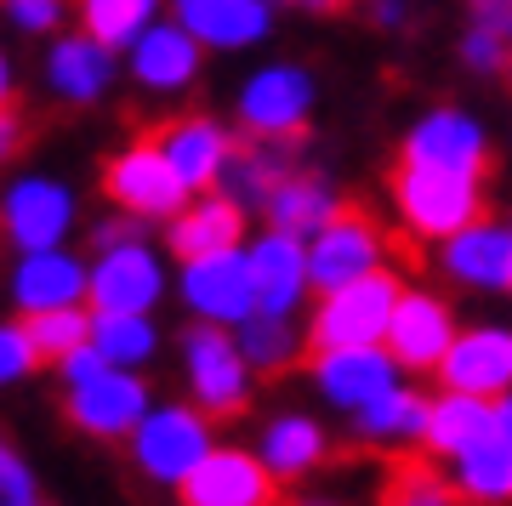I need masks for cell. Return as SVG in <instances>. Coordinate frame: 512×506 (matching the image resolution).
<instances>
[{
	"instance_id": "f6af8a7d",
	"label": "cell",
	"mask_w": 512,
	"mask_h": 506,
	"mask_svg": "<svg viewBox=\"0 0 512 506\" xmlns=\"http://www.w3.org/2000/svg\"><path fill=\"white\" fill-rule=\"evenodd\" d=\"M302 6H308V12H348L353 0H302Z\"/></svg>"
},
{
	"instance_id": "7a4b0ae2",
	"label": "cell",
	"mask_w": 512,
	"mask_h": 506,
	"mask_svg": "<svg viewBox=\"0 0 512 506\" xmlns=\"http://www.w3.org/2000/svg\"><path fill=\"white\" fill-rule=\"evenodd\" d=\"M217 444H222L217 421L205 416L194 398H160V404L143 416V427L131 433L126 455H131V472H137L143 484L177 495Z\"/></svg>"
},
{
	"instance_id": "1f68e13d",
	"label": "cell",
	"mask_w": 512,
	"mask_h": 506,
	"mask_svg": "<svg viewBox=\"0 0 512 506\" xmlns=\"http://www.w3.org/2000/svg\"><path fill=\"white\" fill-rule=\"evenodd\" d=\"M52 91L57 97H69V103H92V97H103L114 80V63H109V46H97L92 35L80 40H63L52 52Z\"/></svg>"
},
{
	"instance_id": "8fae6325",
	"label": "cell",
	"mask_w": 512,
	"mask_h": 506,
	"mask_svg": "<svg viewBox=\"0 0 512 506\" xmlns=\"http://www.w3.org/2000/svg\"><path fill=\"white\" fill-rule=\"evenodd\" d=\"M6 296H12L18 319L92 308V262H80L69 245H57V251H18V262L6 273Z\"/></svg>"
},
{
	"instance_id": "4fadbf2b",
	"label": "cell",
	"mask_w": 512,
	"mask_h": 506,
	"mask_svg": "<svg viewBox=\"0 0 512 506\" xmlns=\"http://www.w3.org/2000/svg\"><path fill=\"white\" fill-rule=\"evenodd\" d=\"M171 290L165 256L148 239H131L120 251H97L92 262V313H154Z\"/></svg>"
},
{
	"instance_id": "8992f818",
	"label": "cell",
	"mask_w": 512,
	"mask_h": 506,
	"mask_svg": "<svg viewBox=\"0 0 512 506\" xmlns=\"http://www.w3.org/2000/svg\"><path fill=\"white\" fill-rule=\"evenodd\" d=\"M103 194H109L114 211H126L137 222H171L188 211L194 188L171 171V160L148 137H137V143H126L120 154L103 160Z\"/></svg>"
},
{
	"instance_id": "9a60e30c",
	"label": "cell",
	"mask_w": 512,
	"mask_h": 506,
	"mask_svg": "<svg viewBox=\"0 0 512 506\" xmlns=\"http://www.w3.org/2000/svg\"><path fill=\"white\" fill-rule=\"evenodd\" d=\"M251 256V279H256V313H279V319H296L313 296V273H308V239L279 234V228H262V234L245 245Z\"/></svg>"
},
{
	"instance_id": "d6a6232c",
	"label": "cell",
	"mask_w": 512,
	"mask_h": 506,
	"mask_svg": "<svg viewBox=\"0 0 512 506\" xmlns=\"http://www.w3.org/2000/svg\"><path fill=\"white\" fill-rule=\"evenodd\" d=\"M80 12V29L97 40V46H137L148 29V12H154V0H80L74 6Z\"/></svg>"
},
{
	"instance_id": "8d00e7d4",
	"label": "cell",
	"mask_w": 512,
	"mask_h": 506,
	"mask_svg": "<svg viewBox=\"0 0 512 506\" xmlns=\"http://www.w3.org/2000/svg\"><path fill=\"white\" fill-rule=\"evenodd\" d=\"M35 370H46V364H40L35 342H29V325L23 319H0V393L23 387Z\"/></svg>"
},
{
	"instance_id": "b9f144b4",
	"label": "cell",
	"mask_w": 512,
	"mask_h": 506,
	"mask_svg": "<svg viewBox=\"0 0 512 506\" xmlns=\"http://www.w3.org/2000/svg\"><path fill=\"white\" fill-rule=\"evenodd\" d=\"M6 6H12V18L23 29H52L57 23V0H6Z\"/></svg>"
},
{
	"instance_id": "5bb4252c",
	"label": "cell",
	"mask_w": 512,
	"mask_h": 506,
	"mask_svg": "<svg viewBox=\"0 0 512 506\" xmlns=\"http://www.w3.org/2000/svg\"><path fill=\"white\" fill-rule=\"evenodd\" d=\"M279 478L251 444H217L200 472L177 489V506H279Z\"/></svg>"
},
{
	"instance_id": "bcb514c9",
	"label": "cell",
	"mask_w": 512,
	"mask_h": 506,
	"mask_svg": "<svg viewBox=\"0 0 512 506\" xmlns=\"http://www.w3.org/2000/svg\"><path fill=\"white\" fill-rule=\"evenodd\" d=\"M0 103H12V80H6V63H0Z\"/></svg>"
},
{
	"instance_id": "9c48e42d",
	"label": "cell",
	"mask_w": 512,
	"mask_h": 506,
	"mask_svg": "<svg viewBox=\"0 0 512 506\" xmlns=\"http://www.w3.org/2000/svg\"><path fill=\"white\" fill-rule=\"evenodd\" d=\"M177 302H183L188 319H200V325L239 330L256 313L251 256L245 251H222V256L183 262V273H177Z\"/></svg>"
},
{
	"instance_id": "2e32d148",
	"label": "cell",
	"mask_w": 512,
	"mask_h": 506,
	"mask_svg": "<svg viewBox=\"0 0 512 506\" xmlns=\"http://www.w3.org/2000/svg\"><path fill=\"white\" fill-rule=\"evenodd\" d=\"M399 160L433 165V171H456V177H473V182H484L495 171V154H490L484 126L467 120L461 109H433L410 137H404Z\"/></svg>"
},
{
	"instance_id": "3957f363",
	"label": "cell",
	"mask_w": 512,
	"mask_h": 506,
	"mask_svg": "<svg viewBox=\"0 0 512 506\" xmlns=\"http://www.w3.org/2000/svg\"><path fill=\"white\" fill-rule=\"evenodd\" d=\"M393 211H399L404 234L410 239H456L461 228L490 217V199H484V182L473 177H456V171H433V165H416V160H393Z\"/></svg>"
},
{
	"instance_id": "f1b7e54d",
	"label": "cell",
	"mask_w": 512,
	"mask_h": 506,
	"mask_svg": "<svg viewBox=\"0 0 512 506\" xmlns=\"http://www.w3.org/2000/svg\"><path fill=\"white\" fill-rule=\"evenodd\" d=\"M177 18L194 40L211 46H245L268 29V6L262 0H177Z\"/></svg>"
},
{
	"instance_id": "ffe728a7",
	"label": "cell",
	"mask_w": 512,
	"mask_h": 506,
	"mask_svg": "<svg viewBox=\"0 0 512 506\" xmlns=\"http://www.w3.org/2000/svg\"><path fill=\"white\" fill-rule=\"evenodd\" d=\"M245 228H251V211L234 205V199L211 188V194H194L183 217L165 222V251L177 262H200V256H222V251H245Z\"/></svg>"
},
{
	"instance_id": "ba28073f",
	"label": "cell",
	"mask_w": 512,
	"mask_h": 506,
	"mask_svg": "<svg viewBox=\"0 0 512 506\" xmlns=\"http://www.w3.org/2000/svg\"><path fill=\"white\" fill-rule=\"evenodd\" d=\"M387 268V234L382 222L359 211V205H342L336 217L308 239V273H313V296L325 290H342L353 279H370V273Z\"/></svg>"
},
{
	"instance_id": "7402d4cb",
	"label": "cell",
	"mask_w": 512,
	"mask_h": 506,
	"mask_svg": "<svg viewBox=\"0 0 512 506\" xmlns=\"http://www.w3.org/2000/svg\"><path fill=\"white\" fill-rule=\"evenodd\" d=\"M302 143H308V137H239L234 160H228L217 188L234 199V205H245V211H268V199H274L279 182L302 171V165H296L302 160Z\"/></svg>"
},
{
	"instance_id": "836d02e7",
	"label": "cell",
	"mask_w": 512,
	"mask_h": 506,
	"mask_svg": "<svg viewBox=\"0 0 512 506\" xmlns=\"http://www.w3.org/2000/svg\"><path fill=\"white\" fill-rule=\"evenodd\" d=\"M29 325V342H35L40 364L57 370L63 359H74L80 347H92V308H63V313H35L23 319Z\"/></svg>"
},
{
	"instance_id": "ac0fdd59",
	"label": "cell",
	"mask_w": 512,
	"mask_h": 506,
	"mask_svg": "<svg viewBox=\"0 0 512 506\" xmlns=\"http://www.w3.org/2000/svg\"><path fill=\"white\" fill-rule=\"evenodd\" d=\"M251 450L262 455V467L274 472L279 484H308L313 472L330 461V427L313 410L285 404V410H274V416L256 427Z\"/></svg>"
},
{
	"instance_id": "52a82bcc",
	"label": "cell",
	"mask_w": 512,
	"mask_h": 506,
	"mask_svg": "<svg viewBox=\"0 0 512 506\" xmlns=\"http://www.w3.org/2000/svg\"><path fill=\"white\" fill-rule=\"evenodd\" d=\"M399 381H410V376L399 370V359L387 347H325V353H308V387L330 416L353 421L376 398L393 393Z\"/></svg>"
},
{
	"instance_id": "484cf974",
	"label": "cell",
	"mask_w": 512,
	"mask_h": 506,
	"mask_svg": "<svg viewBox=\"0 0 512 506\" xmlns=\"http://www.w3.org/2000/svg\"><path fill=\"white\" fill-rule=\"evenodd\" d=\"M342 211V194L330 188L319 171H296V177H285L274 188V199H268V228H279V234H296V239H313L319 228H325L330 217Z\"/></svg>"
},
{
	"instance_id": "83f0119b",
	"label": "cell",
	"mask_w": 512,
	"mask_h": 506,
	"mask_svg": "<svg viewBox=\"0 0 512 506\" xmlns=\"http://www.w3.org/2000/svg\"><path fill=\"white\" fill-rule=\"evenodd\" d=\"M234 336H239V353L251 359L256 376H285V370H296V364L313 353V347H308V325L279 319V313H251Z\"/></svg>"
},
{
	"instance_id": "7c38bea8",
	"label": "cell",
	"mask_w": 512,
	"mask_h": 506,
	"mask_svg": "<svg viewBox=\"0 0 512 506\" xmlns=\"http://www.w3.org/2000/svg\"><path fill=\"white\" fill-rule=\"evenodd\" d=\"M74 188L57 177H18L0 194V234L18 251H57L74 234Z\"/></svg>"
},
{
	"instance_id": "6da1fadb",
	"label": "cell",
	"mask_w": 512,
	"mask_h": 506,
	"mask_svg": "<svg viewBox=\"0 0 512 506\" xmlns=\"http://www.w3.org/2000/svg\"><path fill=\"white\" fill-rule=\"evenodd\" d=\"M57 387H63V416L80 438L92 444H131L143 416L160 404L143 370H120L97 347H80L74 359L57 364Z\"/></svg>"
},
{
	"instance_id": "f546056e",
	"label": "cell",
	"mask_w": 512,
	"mask_h": 506,
	"mask_svg": "<svg viewBox=\"0 0 512 506\" xmlns=\"http://www.w3.org/2000/svg\"><path fill=\"white\" fill-rule=\"evenodd\" d=\"M92 347L120 370H148L160 359L165 336L154 325V313H92Z\"/></svg>"
},
{
	"instance_id": "d590c367",
	"label": "cell",
	"mask_w": 512,
	"mask_h": 506,
	"mask_svg": "<svg viewBox=\"0 0 512 506\" xmlns=\"http://www.w3.org/2000/svg\"><path fill=\"white\" fill-rule=\"evenodd\" d=\"M382 506H461L456 489H450V478L433 467H404L393 472V484H387Z\"/></svg>"
},
{
	"instance_id": "4316f807",
	"label": "cell",
	"mask_w": 512,
	"mask_h": 506,
	"mask_svg": "<svg viewBox=\"0 0 512 506\" xmlns=\"http://www.w3.org/2000/svg\"><path fill=\"white\" fill-rule=\"evenodd\" d=\"M461 506H512V444L501 433L444 467Z\"/></svg>"
},
{
	"instance_id": "5b68a950",
	"label": "cell",
	"mask_w": 512,
	"mask_h": 506,
	"mask_svg": "<svg viewBox=\"0 0 512 506\" xmlns=\"http://www.w3.org/2000/svg\"><path fill=\"white\" fill-rule=\"evenodd\" d=\"M399 302L404 279L393 268L353 279L342 290H325L308 308V347L313 353H325V347H387V325H393Z\"/></svg>"
},
{
	"instance_id": "30bf717a",
	"label": "cell",
	"mask_w": 512,
	"mask_h": 506,
	"mask_svg": "<svg viewBox=\"0 0 512 506\" xmlns=\"http://www.w3.org/2000/svg\"><path fill=\"white\" fill-rule=\"evenodd\" d=\"M461 325H456V308L444 302L439 290L427 285H404V302L387 325V353L399 359V370L410 381L416 376H439V364L450 359Z\"/></svg>"
},
{
	"instance_id": "4dcf8cb0",
	"label": "cell",
	"mask_w": 512,
	"mask_h": 506,
	"mask_svg": "<svg viewBox=\"0 0 512 506\" xmlns=\"http://www.w3.org/2000/svg\"><path fill=\"white\" fill-rule=\"evenodd\" d=\"M131 69H137V80L154 91H177L194 80V69H200V46H194V35H183V29H148L137 46H131Z\"/></svg>"
},
{
	"instance_id": "ee69618b",
	"label": "cell",
	"mask_w": 512,
	"mask_h": 506,
	"mask_svg": "<svg viewBox=\"0 0 512 506\" xmlns=\"http://www.w3.org/2000/svg\"><path fill=\"white\" fill-rule=\"evenodd\" d=\"M285 506H348V501H336V495H291Z\"/></svg>"
},
{
	"instance_id": "44dd1931",
	"label": "cell",
	"mask_w": 512,
	"mask_h": 506,
	"mask_svg": "<svg viewBox=\"0 0 512 506\" xmlns=\"http://www.w3.org/2000/svg\"><path fill=\"white\" fill-rule=\"evenodd\" d=\"M313 86L302 69H262L239 97V126L245 137H308Z\"/></svg>"
},
{
	"instance_id": "d6986e66",
	"label": "cell",
	"mask_w": 512,
	"mask_h": 506,
	"mask_svg": "<svg viewBox=\"0 0 512 506\" xmlns=\"http://www.w3.org/2000/svg\"><path fill=\"white\" fill-rule=\"evenodd\" d=\"M148 143L171 160V171H177L194 194H211L222 182V171H228V160H234L239 137H228V131H222L217 120H205V114H177V120H160V126L148 131Z\"/></svg>"
},
{
	"instance_id": "7bdbcfd3",
	"label": "cell",
	"mask_w": 512,
	"mask_h": 506,
	"mask_svg": "<svg viewBox=\"0 0 512 506\" xmlns=\"http://www.w3.org/2000/svg\"><path fill=\"white\" fill-rule=\"evenodd\" d=\"M495 421H501V438L512 444V393H507V398H495Z\"/></svg>"
},
{
	"instance_id": "277c9868",
	"label": "cell",
	"mask_w": 512,
	"mask_h": 506,
	"mask_svg": "<svg viewBox=\"0 0 512 506\" xmlns=\"http://www.w3.org/2000/svg\"><path fill=\"white\" fill-rule=\"evenodd\" d=\"M177 370H183V398H194L211 421L245 416L256 398V370L239 353V336L222 325H200L188 319V330L177 336Z\"/></svg>"
},
{
	"instance_id": "f35d334b",
	"label": "cell",
	"mask_w": 512,
	"mask_h": 506,
	"mask_svg": "<svg viewBox=\"0 0 512 506\" xmlns=\"http://www.w3.org/2000/svg\"><path fill=\"white\" fill-rule=\"evenodd\" d=\"M23 137H29V126H23V114H18V97H12V103H0V165L23 148Z\"/></svg>"
},
{
	"instance_id": "603a6c76",
	"label": "cell",
	"mask_w": 512,
	"mask_h": 506,
	"mask_svg": "<svg viewBox=\"0 0 512 506\" xmlns=\"http://www.w3.org/2000/svg\"><path fill=\"white\" fill-rule=\"evenodd\" d=\"M439 273L461 290H512V222H473L439 245Z\"/></svg>"
},
{
	"instance_id": "ab89813d",
	"label": "cell",
	"mask_w": 512,
	"mask_h": 506,
	"mask_svg": "<svg viewBox=\"0 0 512 506\" xmlns=\"http://www.w3.org/2000/svg\"><path fill=\"white\" fill-rule=\"evenodd\" d=\"M473 12H478V29L512 40V0H473Z\"/></svg>"
},
{
	"instance_id": "d4e9b609",
	"label": "cell",
	"mask_w": 512,
	"mask_h": 506,
	"mask_svg": "<svg viewBox=\"0 0 512 506\" xmlns=\"http://www.w3.org/2000/svg\"><path fill=\"white\" fill-rule=\"evenodd\" d=\"M427 410H433V398L421 393L416 381H399L387 398H376L370 410L348 421V433L365 444V450H421V438H427Z\"/></svg>"
},
{
	"instance_id": "7dc6e473",
	"label": "cell",
	"mask_w": 512,
	"mask_h": 506,
	"mask_svg": "<svg viewBox=\"0 0 512 506\" xmlns=\"http://www.w3.org/2000/svg\"><path fill=\"white\" fill-rule=\"evenodd\" d=\"M507 69H512V63H507Z\"/></svg>"
},
{
	"instance_id": "cb8c5ba5",
	"label": "cell",
	"mask_w": 512,
	"mask_h": 506,
	"mask_svg": "<svg viewBox=\"0 0 512 506\" xmlns=\"http://www.w3.org/2000/svg\"><path fill=\"white\" fill-rule=\"evenodd\" d=\"M501 433L495 421V398H467V393H433V410H427V438H421V455H433L439 467H450L456 455L478 450Z\"/></svg>"
},
{
	"instance_id": "e0dca14e",
	"label": "cell",
	"mask_w": 512,
	"mask_h": 506,
	"mask_svg": "<svg viewBox=\"0 0 512 506\" xmlns=\"http://www.w3.org/2000/svg\"><path fill=\"white\" fill-rule=\"evenodd\" d=\"M444 393L467 398H507L512 393V325H467L439 364Z\"/></svg>"
},
{
	"instance_id": "e575fe53",
	"label": "cell",
	"mask_w": 512,
	"mask_h": 506,
	"mask_svg": "<svg viewBox=\"0 0 512 506\" xmlns=\"http://www.w3.org/2000/svg\"><path fill=\"white\" fill-rule=\"evenodd\" d=\"M0 506H46L35 461L23 455V444L6 427H0Z\"/></svg>"
},
{
	"instance_id": "60d3db41",
	"label": "cell",
	"mask_w": 512,
	"mask_h": 506,
	"mask_svg": "<svg viewBox=\"0 0 512 506\" xmlns=\"http://www.w3.org/2000/svg\"><path fill=\"white\" fill-rule=\"evenodd\" d=\"M467 63H473V69H501V35L473 29V35H467Z\"/></svg>"
},
{
	"instance_id": "74e56055",
	"label": "cell",
	"mask_w": 512,
	"mask_h": 506,
	"mask_svg": "<svg viewBox=\"0 0 512 506\" xmlns=\"http://www.w3.org/2000/svg\"><path fill=\"white\" fill-rule=\"evenodd\" d=\"M148 222H137V217H103V222H92V251H120V245H131V239H148L143 234Z\"/></svg>"
}]
</instances>
